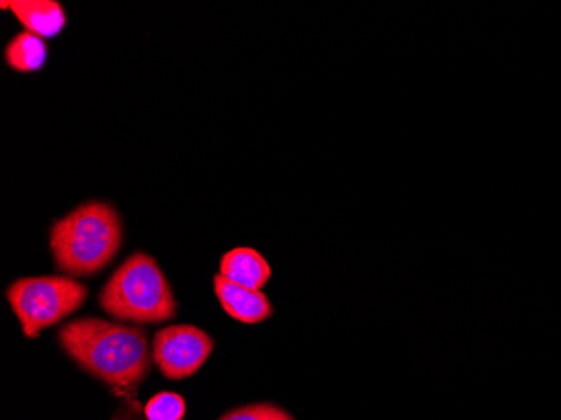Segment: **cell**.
Wrapping results in <instances>:
<instances>
[{
	"instance_id": "1",
	"label": "cell",
	"mask_w": 561,
	"mask_h": 420,
	"mask_svg": "<svg viewBox=\"0 0 561 420\" xmlns=\"http://www.w3.org/2000/svg\"><path fill=\"white\" fill-rule=\"evenodd\" d=\"M65 352L88 374L112 387L116 397L134 399L151 371L147 331L100 318H80L59 330Z\"/></svg>"
},
{
	"instance_id": "2",
	"label": "cell",
	"mask_w": 561,
	"mask_h": 420,
	"mask_svg": "<svg viewBox=\"0 0 561 420\" xmlns=\"http://www.w3.org/2000/svg\"><path fill=\"white\" fill-rule=\"evenodd\" d=\"M123 227L118 213L105 202H87L50 229L56 268L71 277L96 276L118 254Z\"/></svg>"
},
{
	"instance_id": "3",
	"label": "cell",
	"mask_w": 561,
	"mask_h": 420,
	"mask_svg": "<svg viewBox=\"0 0 561 420\" xmlns=\"http://www.w3.org/2000/svg\"><path fill=\"white\" fill-rule=\"evenodd\" d=\"M115 320L156 325L172 320L176 303L156 259L145 252L126 258L98 296Z\"/></svg>"
},
{
	"instance_id": "4",
	"label": "cell",
	"mask_w": 561,
	"mask_h": 420,
	"mask_svg": "<svg viewBox=\"0 0 561 420\" xmlns=\"http://www.w3.org/2000/svg\"><path fill=\"white\" fill-rule=\"evenodd\" d=\"M88 287L71 276L21 277L8 287V299L22 333L37 338L47 328L78 311Z\"/></svg>"
},
{
	"instance_id": "5",
	"label": "cell",
	"mask_w": 561,
	"mask_h": 420,
	"mask_svg": "<svg viewBox=\"0 0 561 420\" xmlns=\"http://www.w3.org/2000/svg\"><path fill=\"white\" fill-rule=\"evenodd\" d=\"M214 340L194 325H172L153 338V362L170 381H184L213 355Z\"/></svg>"
},
{
	"instance_id": "6",
	"label": "cell",
	"mask_w": 561,
	"mask_h": 420,
	"mask_svg": "<svg viewBox=\"0 0 561 420\" xmlns=\"http://www.w3.org/2000/svg\"><path fill=\"white\" fill-rule=\"evenodd\" d=\"M214 290L220 306L229 317L244 325H257L273 317L274 308L261 290L241 286L226 280L222 274L214 277Z\"/></svg>"
},
{
	"instance_id": "7",
	"label": "cell",
	"mask_w": 561,
	"mask_h": 420,
	"mask_svg": "<svg viewBox=\"0 0 561 420\" xmlns=\"http://www.w3.org/2000/svg\"><path fill=\"white\" fill-rule=\"evenodd\" d=\"M19 19L27 33L41 39L58 36L66 27V12L56 0H11L2 2Z\"/></svg>"
},
{
	"instance_id": "8",
	"label": "cell",
	"mask_w": 561,
	"mask_h": 420,
	"mask_svg": "<svg viewBox=\"0 0 561 420\" xmlns=\"http://www.w3.org/2000/svg\"><path fill=\"white\" fill-rule=\"evenodd\" d=\"M220 274L232 283L263 290L271 280L270 262L252 248H234L220 259Z\"/></svg>"
},
{
	"instance_id": "9",
	"label": "cell",
	"mask_w": 561,
	"mask_h": 420,
	"mask_svg": "<svg viewBox=\"0 0 561 420\" xmlns=\"http://www.w3.org/2000/svg\"><path fill=\"white\" fill-rule=\"evenodd\" d=\"M47 59V47L44 39L36 34H18L5 47V63L9 68L19 72H36L44 68Z\"/></svg>"
},
{
	"instance_id": "10",
	"label": "cell",
	"mask_w": 561,
	"mask_h": 420,
	"mask_svg": "<svg viewBox=\"0 0 561 420\" xmlns=\"http://www.w3.org/2000/svg\"><path fill=\"white\" fill-rule=\"evenodd\" d=\"M148 420H185L187 406L184 397L176 391H160L144 407Z\"/></svg>"
},
{
	"instance_id": "11",
	"label": "cell",
	"mask_w": 561,
	"mask_h": 420,
	"mask_svg": "<svg viewBox=\"0 0 561 420\" xmlns=\"http://www.w3.org/2000/svg\"><path fill=\"white\" fill-rule=\"evenodd\" d=\"M219 420H295V417L274 404H251L229 410Z\"/></svg>"
},
{
	"instance_id": "12",
	"label": "cell",
	"mask_w": 561,
	"mask_h": 420,
	"mask_svg": "<svg viewBox=\"0 0 561 420\" xmlns=\"http://www.w3.org/2000/svg\"><path fill=\"white\" fill-rule=\"evenodd\" d=\"M113 420H148L145 416L144 407L135 399H126L125 406L122 407Z\"/></svg>"
}]
</instances>
